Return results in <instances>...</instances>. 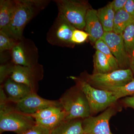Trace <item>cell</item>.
Segmentation results:
<instances>
[{
  "label": "cell",
  "instance_id": "obj_9",
  "mask_svg": "<svg viewBox=\"0 0 134 134\" xmlns=\"http://www.w3.org/2000/svg\"><path fill=\"white\" fill-rule=\"evenodd\" d=\"M41 68L37 65L27 67L14 65L10 66V78L17 82L27 85L36 92L38 82L43 76Z\"/></svg>",
  "mask_w": 134,
  "mask_h": 134
},
{
  "label": "cell",
  "instance_id": "obj_28",
  "mask_svg": "<svg viewBox=\"0 0 134 134\" xmlns=\"http://www.w3.org/2000/svg\"><path fill=\"white\" fill-rule=\"evenodd\" d=\"M10 66L1 65L0 67V82L2 83L8 76L10 74Z\"/></svg>",
  "mask_w": 134,
  "mask_h": 134
},
{
  "label": "cell",
  "instance_id": "obj_30",
  "mask_svg": "<svg viewBox=\"0 0 134 134\" xmlns=\"http://www.w3.org/2000/svg\"><path fill=\"white\" fill-rule=\"evenodd\" d=\"M124 9L134 18V0H127Z\"/></svg>",
  "mask_w": 134,
  "mask_h": 134
},
{
  "label": "cell",
  "instance_id": "obj_10",
  "mask_svg": "<svg viewBox=\"0 0 134 134\" xmlns=\"http://www.w3.org/2000/svg\"><path fill=\"white\" fill-rule=\"evenodd\" d=\"M101 39L108 45L119 64L120 69L130 68V57L127 53L122 34L104 32Z\"/></svg>",
  "mask_w": 134,
  "mask_h": 134
},
{
  "label": "cell",
  "instance_id": "obj_2",
  "mask_svg": "<svg viewBox=\"0 0 134 134\" xmlns=\"http://www.w3.org/2000/svg\"><path fill=\"white\" fill-rule=\"evenodd\" d=\"M38 0L15 1V6L8 36L16 41L21 40L25 27L44 6Z\"/></svg>",
  "mask_w": 134,
  "mask_h": 134
},
{
  "label": "cell",
  "instance_id": "obj_11",
  "mask_svg": "<svg viewBox=\"0 0 134 134\" xmlns=\"http://www.w3.org/2000/svg\"><path fill=\"white\" fill-rule=\"evenodd\" d=\"M50 107H62L59 100L45 99L34 92L23 100L16 104L15 108L20 112L30 115Z\"/></svg>",
  "mask_w": 134,
  "mask_h": 134
},
{
  "label": "cell",
  "instance_id": "obj_8",
  "mask_svg": "<svg viewBox=\"0 0 134 134\" xmlns=\"http://www.w3.org/2000/svg\"><path fill=\"white\" fill-rule=\"evenodd\" d=\"M76 29L66 19L59 14L54 24L49 32L48 41L56 45L68 46L72 44V34Z\"/></svg>",
  "mask_w": 134,
  "mask_h": 134
},
{
  "label": "cell",
  "instance_id": "obj_27",
  "mask_svg": "<svg viewBox=\"0 0 134 134\" xmlns=\"http://www.w3.org/2000/svg\"><path fill=\"white\" fill-rule=\"evenodd\" d=\"M50 130L36 125L23 134H50Z\"/></svg>",
  "mask_w": 134,
  "mask_h": 134
},
{
  "label": "cell",
  "instance_id": "obj_19",
  "mask_svg": "<svg viewBox=\"0 0 134 134\" xmlns=\"http://www.w3.org/2000/svg\"><path fill=\"white\" fill-rule=\"evenodd\" d=\"M93 74H107L113 71L109 61L104 54L96 50L93 57Z\"/></svg>",
  "mask_w": 134,
  "mask_h": 134
},
{
  "label": "cell",
  "instance_id": "obj_17",
  "mask_svg": "<svg viewBox=\"0 0 134 134\" xmlns=\"http://www.w3.org/2000/svg\"><path fill=\"white\" fill-rule=\"evenodd\" d=\"M97 15L104 31H113L115 12L113 9L111 3L97 10Z\"/></svg>",
  "mask_w": 134,
  "mask_h": 134
},
{
  "label": "cell",
  "instance_id": "obj_32",
  "mask_svg": "<svg viewBox=\"0 0 134 134\" xmlns=\"http://www.w3.org/2000/svg\"><path fill=\"white\" fill-rule=\"evenodd\" d=\"M130 69L134 74V48L130 57Z\"/></svg>",
  "mask_w": 134,
  "mask_h": 134
},
{
  "label": "cell",
  "instance_id": "obj_13",
  "mask_svg": "<svg viewBox=\"0 0 134 134\" xmlns=\"http://www.w3.org/2000/svg\"><path fill=\"white\" fill-rule=\"evenodd\" d=\"M85 30L88 34L90 41L94 44L103 37L105 32L99 19L96 10L91 8L87 11Z\"/></svg>",
  "mask_w": 134,
  "mask_h": 134
},
{
  "label": "cell",
  "instance_id": "obj_16",
  "mask_svg": "<svg viewBox=\"0 0 134 134\" xmlns=\"http://www.w3.org/2000/svg\"><path fill=\"white\" fill-rule=\"evenodd\" d=\"M11 50L12 61L14 65L27 67H33L37 65L29 57L23 42L17 43Z\"/></svg>",
  "mask_w": 134,
  "mask_h": 134
},
{
  "label": "cell",
  "instance_id": "obj_29",
  "mask_svg": "<svg viewBox=\"0 0 134 134\" xmlns=\"http://www.w3.org/2000/svg\"><path fill=\"white\" fill-rule=\"evenodd\" d=\"M127 0H114L110 2L113 9L115 12L124 9Z\"/></svg>",
  "mask_w": 134,
  "mask_h": 134
},
{
  "label": "cell",
  "instance_id": "obj_5",
  "mask_svg": "<svg viewBox=\"0 0 134 134\" xmlns=\"http://www.w3.org/2000/svg\"><path fill=\"white\" fill-rule=\"evenodd\" d=\"M59 14L63 15L76 29L82 30L85 26L86 13L91 8L85 1L74 0L55 1Z\"/></svg>",
  "mask_w": 134,
  "mask_h": 134
},
{
  "label": "cell",
  "instance_id": "obj_18",
  "mask_svg": "<svg viewBox=\"0 0 134 134\" xmlns=\"http://www.w3.org/2000/svg\"><path fill=\"white\" fill-rule=\"evenodd\" d=\"M134 18L124 9L115 12L113 32L119 34H122L126 28Z\"/></svg>",
  "mask_w": 134,
  "mask_h": 134
},
{
  "label": "cell",
  "instance_id": "obj_12",
  "mask_svg": "<svg viewBox=\"0 0 134 134\" xmlns=\"http://www.w3.org/2000/svg\"><path fill=\"white\" fill-rule=\"evenodd\" d=\"M3 88L7 94L9 102L15 104L23 100L34 92L27 85L15 82L10 78L5 82Z\"/></svg>",
  "mask_w": 134,
  "mask_h": 134
},
{
  "label": "cell",
  "instance_id": "obj_20",
  "mask_svg": "<svg viewBox=\"0 0 134 134\" xmlns=\"http://www.w3.org/2000/svg\"><path fill=\"white\" fill-rule=\"evenodd\" d=\"M66 114L64 110L58 114H55L47 119L35 120L36 125H38L48 130H52L58 125L65 120Z\"/></svg>",
  "mask_w": 134,
  "mask_h": 134
},
{
  "label": "cell",
  "instance_id": "obj_7",
  "mask_svg": "<svg viewBox=\"0 0 134 134\" xmlns=\"http://www.w3.org/2000/svg\"><path fill=\"white\" fill-rule=\"evenodd\" d=\"M115 113V108L110 106L98 116H90L84 119L82 127L84 134H113L109 122Z\"/></svg>",
  "mask_w": 134,
  "mask_h": 134
},
{
  "label": "cell",
  "instance_id": "obj_6",
  "mask_svg": "<svg viewBox=\"0 0 134 134\" xmlns=\"http://www.w3.org/2000/svg\"><path fill=\"white\" fill-rule=\"evenodd\" d=\"M133 75L130 68L120 69L107 74L88 75L85 81L92 86L105 90L126 85L133 79Z\"/></svg>",
  "mask_w": 134,
  "mask_h": 134
},
{
  "label": "cell",
  "instance_id": "obj_23",
  "mask_svg": "<svg viewBox=\"0 0 134 134\" xmlns=\"http://www.w3.org/2000/svg\"><path fill=\"white\" fill-rule=\"evenodd\" d=\"M104 90L112 92L118 99L127 96H134V78L124 86L108 88Z\"/></svg>",
  "mask_w": 134,
  "mask_h": 134
},
{
  "label": "cell",
  "instance_id": "obj_14",
  "mask_svg": "<svg viewBox=\"0 0 134 134\" xmlns=\"http://www.w3.org/2000/svg\"><path fill=\"white\" fill-rule=\"evenodd\" d=\"M15 6V1H0V31L8 35Z\"/></svg>",
  "mask_w": 134,
  "mask_h": 134
},
{
  "label": "cell",
  "instance_id": "obj_1",
  "mask_svg": "<svg viewBox=\"0 0 134 134\" xmlns=\"http://www.w3.org/2000/svg\"><path fill=\"white\" fill-rule=\"evenodd\" d=\"M9 102L5 94L0 95L1 134L5 132L23 134L36 125L33 118L17 111L9 105Z\"/></svg>",
  "mask_w": 134,
  "mask_h": 134
},
{
  "label": "cell",
  "instance_id": "obj_3",
  "mask_svg": "<svg viewBox=\"0 0 134 134\" xmlns=\"http://www.w3.org/2000/svg\"><path fill=\"white\" fill-rule=\"evenodd\" d=\"M59 100L66 114L65 120L85 119L91 116V110L88 100L77 85L66 92Z\"/></svg>",
  "mask_w": 134,
  "mask_h": 134
},
{
  "label": "cell",
  "instance_id": "obj_25",
  "mask_svg": "<svg viewBox=\"0 0 134 134\" xmlns=\"http://www.w3.org/2000/svg\"><path fill=\"white\" fill-rule=\"evenodd\" d=\"M16 40L4 32L0 31V51L12 50L17 44Z\"/></svg>",
  "mask_w": 134,
  "mask_h": 134
},
{
  "label": "cell",
  "instance_id": "obj_22",
  "mask_svg": "<svg viewBox=\"0 0 134 134\" xmlns=\"http://www.w3.org/2000/svg\"><path fill=\"white\" fill-rule=\"evenodd\" d=\"M122 35L126 51L130 57L134 48V20L126 28Z\"/></svg>",
  "mask_w": 134,
  "mask_h": 134
},
{
  "label": "cell",
  "instance_id": "obj_24",
  "mask_svg": "<svg viewBox=\"0 0 134 134\" xmlns=\"http://www.w3.org/2000/svg\"><path fill=\"white\" fill-rule=\"evenodd\" d=\"M63 110L62 107H50L40 110L33 114L28 115L33 118L34 120L43 119L58 114Z\"/></svg>",
  "mask_w": 134,
  "mask_h": 134
},
{
  "label": "cell",
  "instance_id": "obj_26",
  "mask_svg": "<svg viewBox=\"0 0 134 134\" xmlns=\"http://www.w3.org/2000/svg\"><path fill=\"white\" fill-rule=\"evenodd\" d=\"M89 38V35L86 32L75 29L72 34L71 42L72 44H80L84 43Z\"/></svg>",
  "mask_w": 134,
  "mask_h": 134
},
{
  "label": "cell",
  "instance_id": "obj_21",
  "mask_svg": "<svg viewBox=\"0 0 134 134\" xmlns=\"http://www.w3.org/2000/svg\"><path fill=\"white\" fill-rule=\"evenodd\" d=\"M94 48L105 55L109 61L113 71L120 69L117 60L113 55L108 45L103 40L100 39L96 41L94 44Z\"/></svg>",
  "mask_w": 134,
  "mask_h": 134
},
{
  "label": "cell",
  "instance_id": "obj_31",
  "mask_svg": "<svg viewBox=\"0 0 134 134\" xmlns=\"http://www.w3.org/2000/svg\"><path fill=\"white\" fill-rule=\"evenodd\" d=\"M122 102L126 106L134 109V96L126 97L122 100Z\"/></svg>",
  "mask_w": 134,
  "mask_h": 134
},
{
  "label": "cell",
  "instance_id": "obj_15",
  "mask_svg": "<svg viewBox=\"0 0 134 134\" xmlns=\"http://www.w3.org/2000/svg\"><path fill=\"white\" fill-rule=\"evenodd\" d=\"M50 134H85L82 121L79 119L65 120L51 130Z\"/></svg>",
  "mask_w": 134,
  "mask_h": 134
},
{
  "label": "cell",
  "instance_id": "obj_4",
  "mask_svg": "<svg viewBox=\"0 0 134 134\" xmlns=\"http://www.w3.org/2000/svg\"><path fill=\"white\" fill-rule=\"evenodd\" d=\"M77 86L84 93L90 107L91 113H97L107 109L118 99L112 92L97 89L88 82L73 77Z\"/></svg>",
  "mask_w": 134,
  "mask_h": 134
}]
</instances>
